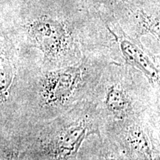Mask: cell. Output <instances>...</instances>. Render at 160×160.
<instances>
[{
	"instance_id": "1",
	"label": "cell",
	"mask_w": 160,
	"mask_h": 160,
	"mask_svg": "<svg viewBox=\"0 0 160 160\" xmlns=\"http://www.w3.org/2000/svg\"><path fill=\"white\" fill-rule=\"evenodd\" d=\"M23 27L30 41L49 59L62 53L71 42L69 22L57 16L37 13L26 19Z\"/></svg>"
},
{
	"instance_id": "6",
	"label": "cell",
	"mask_w": 160,
	"mask_h": 160,
	"mask_svg": "<svg viewBox=\"0 0 160 160\" xmlns=\"http://www.w3.org/2000/svg\"><path fill=\"white\" fill-rule=\"evenodd\" d=\"M105 104L111 113L116 116L127 113L130 108V101L125 92L116 86H111L106 94Z\"/></svg>"
},
{
	"instance_id": "5",
	"label": "cell",
	"mask_w": 160,
	"mask_h": 160,
	"mask_svg": "<svg viewBox=\"0 0 160 160\" xmlns=\"http://www.w3.org/2000/svg\"><path fill=\"white\" fill-rule=\"evenodd\" d=\"M5 42L0 38V100L6 101L15 79L16 67Z\"/></svg>"
},
{
	"instance_id": "2",
	"label": "cell",
	"mask_w": 160,
	"mask_h": 160,
	"mask_svg": "<svg viewBox=\"0 0 160 160\" xmlns=\"http://www.w3.org/2000/svg\"><path fill=\"white\" fill-rule=\"evenodd\" d=\"M80 76V69L76 67L66 68L50 73L44 80L42 88L45 104L57 105L66 101L75 91Z\"/></svg>"
},
{
	"instance_id": "7",
	"label": "cell",
	"mask_w": 160,
	"mask_h": 160,
	"mask_svg": "<svg viewBox=\"0 0 160 160\" xmlns=\"http://www.w3.org/2000/svg\"><path fill=\"white\" fill-rule=\"evenodd\" d=\"M128 141L135 152L145 157L151 158V143L145 131L139 127H133L130 129L128 135Z\"/></svg>"
},
{
	"instance_id": "3",
	"label": "cell",
	"mask_w": 160,
	"mask_h": 160,
	"mask_svg": "<svg viewBox=\"0 0 160 160\" xmlns=\"http://www.w3.org/2000/svg\"><path fill=\"white\" fill-rule=\"evenodd\" d=\"M112 26L114 29H112L109 24H106L108 30L115 37L128 62L140 70L152 83H159V70L144 50L137 45V42L125 34L119 24L112 23Z\"/></svg>"
},
{
	"instance_id": "4",
	"label": "cell",
	"mask_w": 160,
	"mask_h": 160,
	"mask_svg": "<svg viewBox=\"0 0 160 160\" xmlns=\"http://www.w3.org/2000/svg\"><path fill=\"white\" fill-rule=\"evenodd\" d=\"M87 131L88 126L83 122L74 124L64 130L56 142L57 156L65 158L74 154L86 137Z\"/></svg>"
},
{
	"instance_id": "8",
	"label": "cell",
	"mask_w": 160,
	"mask_h": 160,
	"mask_svg": "<svg viewBox=\"0 0 160 160\" xmlns=\"http://www.w3.org/2000/svg\"><path fill=\"white\" fill-rule=\"evenodd\" d=\"M82 1L93 6H111L117 3L119 0H82Z\"/></svg>"
}]
</instances>
